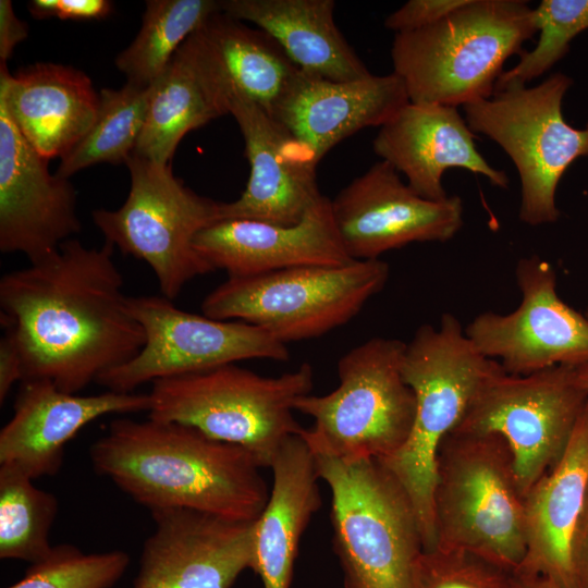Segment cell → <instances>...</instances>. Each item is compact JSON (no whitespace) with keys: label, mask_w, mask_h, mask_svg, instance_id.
Returning <instances> with one entry per match:
<instances>
[{"label":"cell","mask_w":588,"mask_h":588,"mask_svg":"<svg viewBox=\"0 0 588 588\" xmlns=\"http://www.w3.org/2000/svg\"><path fill=\"white\" fill-rule=\"evenodd\" d=\"M114 248L70 238L2 275L1 322L19 345L23 380L77 393L142 350L145 334L128 310Z\"/></svg>","instance_id":"6da1fadb"},{"label":"cell","mask_w":588,"mask_h":588,"mask_svg":"<svg viewBox=\"0 0 588 588\" xmlns=\"http://www.w3.org/2000/svg\"><path fill=\"white\" fill-rule=\"evenodd\" d=\"M89 456L98 474L150 511L255 522L270 493L249 452L177 422L114 419Z\"/></svg>","instance_id":"7a4b0ae2"},{"label":"cell","mask_w":588,"mask_h":588,"mask_svg":"<svg viewBox=\"0 0 588 588\" xmlns=\"http://www.w3.org/2000/svg\"><path fill=\"white\" fill-rule=\"evenodd\" d=\"M536 32L528 1L467 0L433 25L395 34L393 73L413 103L464 107L492 96L505 61Z\"/></svg>","instance_id":"3957f363"},{"label":"cell","mask_w":588,"mask_h":588,"mask_svg":"<svg viewBox=\"0 0 588 588\" xmlns=\"http://www.w3.org/2000/svg\"><path fill=\"white\" fill-rule=\"evenodd\" d=\"M499 368L497 360L474 346L450 313L442 315L438 327L420 326L405 345L402 373L415 394V418L402 448L380 462L413 504L424 551L437 544L433 490L438 449L463 418L482 381Z\"/></svg>","instance_id":"277c9868"},{"label":"cell","mask_w":588,"mask_h":588,"mask_svg":"<svg viewBox=\"0 0 588 588\" xmlns=\"http://www.w3.org/2000/svg\"><path fill=\"white\" fill-rule=\"evenodd\" d=\"M436 547L479 553L510 568L526 554V513L515 462L497 433L452 430L436 458Z\"/></svg>","instance_id":"5b68a950"},{"label":"cell","mask_w":588,"mask_h":588,"mask_svg":"<svg viewBox=\"0 0 588 588\" xmlns=\"http://www.w3.org/2000/svg\"><path fill=\"white\" fill-rule=\"evenodd\" d=\"M149 418L193 427L243 448L269 467L281 446L303 427L293 411L310 394L309 364L278 377H264L236 364L151 382Z\"/></svg>","instance_id":"8992f818"},{"label":"cell","mask_w":588,"mask_h":588,"mask_svg":"<svg viewBox=\"0 0 588 588\" xmlns=\"http://www.w3.org/2000/svg\"><path fill=\"white\" fill-rule=\"evenodd\" d=\"M331 490L333 543L345 588H416L422 536L413 504L376 458L314 455Z\"/></svg>","instance_id":"52a82bcc"},{"label":"cell","mask_w":588,"mask_h":588,"mask_svg":"<svg viewBox=\"0 0 588 588\" xmlns=\"http://www.w3.org/2000/svg\"><path fill=\"white\" fill-rule=\"evenodd\" d=\"M405 345L369 339L339 359L338 388L296 401L295 411L314 419L301 432L314 455L382 461L402 448L416 413L415 394L402 373Z\"/></svg>","instance_id":"ba28073f"},{"label":"cell","mask_w":588,"mask_h":588,"mask_svg":"<svg viewBox=\"0 0 588 588\" xmlns=\"http://www.w3.org/2000/svg\"><path fill=\"white\" fill-rule=\"evenodd\" d=\"M381 259L228 278L203 301L207 317L256 326L283 344L321 336L355 317L385 285Z\"/></svg>","instance_id":"9c48e42d"},{"label":"cell","mask_w":588,"mask_h":588,"mask_svg":"<svg viewBox=\"0 0 588 588\" xmlns=\"http://www.w3.org/2000/svg\"><path fill=\"white\" fill-rule=\"evenodd\" d=\"M572 85V78L559 72L534 87L507 83L491 97L463 107L471 132L495 142L515 164L519 219L532 226L558 221L559 182L576 159L588 157V122L576 128L562 113Z\"/></svg>","instance_id":"30bf717a"},{"label":"cell","mask_w":588,"mask_h":588,"mask_svg":"<svg viewBox=\"0 0 588 588\" xmlns=\"http://www.w3.org/2000/svg\"><path fill=\"white\" fill-rule=\"evenodd\" d=\"M125 164L131 175L125 201L117 210H94L93 221L105 242L145 261L162 296L172 301L191 280L215 271L195 249L194 240L219 221L220 203L187 187L171 166L135 155Z\"/></svg>","instance_id":"8fae6325"},{"label":"cell","mask_w":588,"mask_h":588,"mask_svg":"<svg viewBox=\"0 0 588 588\" xmlns=\"http://www.w3.org/2000/svg\"><path fill=\"white\" fill-rule=\"evenodd\" d=\"M587 401L575 367L515 376L501 366L482 381L453 430L501 436L525 497L563 456Z\"/></svg>","instance_id":"7c38bea8"},{"label":"cell","mask_w":588,"mask_h":588,"mask_svg":"<svg viewBox=\"0 0 588 588\" xmlns=\"http://www.w3.org/2000/svg\"><path fill=\"white\" fill-rule=\"evenodd\" d=\"M127 307L143 328L145 343L133 358L97 379L110 391L130 393L146 382L245 359L290 357L286 344L256 326L195 315L164 296H128Z\"/></svg>","instance_id":"4fadbf2b"},{"label":"cell","mask_w":588,"mask_h":588,"mask_svg":"<svg viewBox=\"0 0 588 588\" xmlns=\"http://www.w3.org/2000/svg\"><path fill=\"white\" fill-rule=\"evenodd\" d=\"M515 275L518 307L475 317L465 328L474 346L515 376L588 364V318L561 299L552 265L538 256L523 257Z\"/></svg>","instance_id":"5bb4252c"},{"label":"cell","mask_w":588,"mask_h":588,"mask_svg":"<svg viewBox=\"0 0 588 588\" xmlns=\"http://www.w3.org/2000/svg\"><path fill=\"white\" fill-rule=\"evenodd\" d=\"M341 241L354 260L379 259L414 242H446L463 225V201L419 196L381 160L331 199Z\"/></svg>","instance_id":"9a60e30c"},{"label":"cell","mask_w":588,"mask_h":588,"mask_svg":"<svg viewBox=\"0 0 588 588\" xmlns=\"http://www.w3.org/2000/svg\"><path fill=\"white\" fill-rule=\"evenodd\" d=\"M150 512L156 527L133 588H231L253 568L255 522L185 509Z\"/></svg>","instance_id":"2e32d148"},{"label":"cell","mask_w":588,"mask_h":588,"mask_svg":"<svg viewBox=\"0 0 588 588\" xmlns=\"http://www.w3.org/2000/svg\"><path fill=\"white\" fill-rule=\"evenodd\" d=\"M48 162L0 102V250L24 254L29 262L81 231L75 188L50 173Z\"/></svg>","instance_id":"e0dca14e"},{"label":"cell","mask_w":588,"mask_h":588,"mask_svg":"<svg viewBox=\"0 0 588 588\" xmlns=\"http://www.w3.org/2000/svg\"><path fill=\"white\" fill-rule=\"evenodd\" d=\"M229 114L245 142L249 177L242 195L220 203L219 221L249 219L283 225L303 220L322 196L316 167L285 128L252 101L236 95L226 99Z\"/></svg>","instance_id":"ac0fdd59"},{"label":"cell","mask_w":588,"mask_h":588,"mask_svg":"<svg viewBox=\"0 0 588 588\" xmlns=\"http://www.w3.org/2000/svg\"><path fill=\"white\" fill-rule=\"evenodd\" d=\"M195 249L228 278L307 267H338L354 259L339 235L331 199L321 196L293 225L249 219L217 221L194 240Z\"/></svg>","instance_id":"d6986e66"},{"label":"cell","mask_w":588,"mask_h":588,"mask_svg":"<svg viewBox=\"0 0 588 588\" xmlns=\"http://www.w3.org/2000/svg\"><path fill=\"white\" fill-rule=\"evenodd\" d=\"M149 394L106 391L77 395L48 379L23 380L13 415L0 431V465L36 479L60 469L64 448L93 420L109 414L149 411Z\"/></svg>","instance_id":"ffe728a7"},{"label":"cell","mask_w":588,"mask_h":588,"mask_svg":"<svg viewBox=\"0 0 588 588\" xmlns=\"http://www.w3.org/2000/svg\"><path fill=\"white\" fill-rule=\"evenodd\" d=\"M408 102L405 85L393 72L347 82L302 72L273 119L317 168L335 145L363 128L380 127Z\"/></svg>","instance_id":"44dd1931"},{"label":"cell","mask_w":588,"mask_h":588,"mask_svg":"<svg viewBox=\"0 0 588 588\" xmlns=\"http://www.w3.org/2000/svg\"><path fill=\"white\" fill-rule=\"evenodd\" d=\"M474 138L457 108L409 101L380 126L372 148L426 199L443 200L449 196L442 175L451 168L483 175L492 185L506 188L507 174L488 163Z\"/></svg>","instance_id":"7402d4cb"},{"label":"cell","mask_w":588,"mask_h":588,"mask_svg":"<svg viewBox=\"0 0 588 588\" xmlns=\"http://www.w3.org/2000/svg\"><path fill=\"white\" fill-rule=\"evenodd\" d=\"M0 102L29 145L50 160L63 158L88 133L99 95L73 66L40 62L10 74L0 64Z\"/></svg>","instance_id":"603a6c76"},{"label":"cell","mask_w":588,"mask_h":588,"mask_svg":"<svg viewBox=\"0 0 588 588\" xmlns=\"http://www.w3.org/2000/svg\"><path fill=\"white\" fill-rule=\"evenodd\" d=\"M185 44L226 109L228 97L236 95L273 118L302 74L267 33L221 10Z\"/></svg>","instance_id":"cb8c5ba5"},{"label":"cell","mask_w":588,"mask_h":588,"mask_svg":"<svg viewBox=\"0 0 588 588\" xmlns=\"http://www.w3.org/2000/svg\"><path fill=\"white\" fill-rule=\"evenodd\" d=\"M588 487V401L559 463L525 495L526 554L518 567L576 588L571 538Z\"/></svg>","instance_id":"d4e9b609"},{"label":"cell","mask_w":588,"mask_h":588,"mask_svg":"<svg viewBox=\"0 0 588 588\" xmlns=\"http://www.w3.org/2000/svg\"><path fill=\"white\" fill-rule=\"evenodd\" d=\"M272 486L255 520L253 568L264 588H290L298 543L321 506L315 456L301 433L291 437L270 466Z\"/></svg>","instance_id":"484cf974"},{"label":"cell","mask_w":588,"mask_h":588,"mask_svg":"<svg viewBox=\"0 0 588 588\" xmlns=\"http://www.w3.org/2000/svg\"><path fill=\"white\" fill-rule=\"evenodd\" d=\"M333 0H222V12L267 33L304 73L335 82L371 73L338 28Z\"/></svg>","instance_id":"4316f807"},{"label":"cell","mask_w":588,"mask_h":588,"mask_svg":"<svg viewBox=\"0 0 588 588\" xmlns=\"http://www.w3.org/2000/svg\"><path fill=\"white\" fill-rule=\"evenodd\" d=\"M229 111L197 66L184 42L150 86L147 119L132 155L170 166L191 131Z\"/></svg>","instance_id":"83f0119b"},{"label":"cell","mask_w":588,"mask_h":588,"mask_svg":"<svg viewBox=\"0 0 588 588\" xmlns=\"http://www.w3.org/2000/svg\"><path fill=\"white\" fill-rule=\"evenodd\" d=\"M134 40L115 58L126 83L151 86L164 72L180 47L215 13L216 0H148Z\"/></svg>","instance_id":"f1b7e54d"},{"label":"cell","mask_w":588,"mask_h":588,"mask_svg":"<svg viewBox=\"0 0 588 588\" xmlns=\"http://www.w3.org/2000/svg\"><path fill=\"white\" fill-rule=\"evenodd\" d=\"M97 118L82 140L63 158L56 174L69 179L95 164L125 163L144 128L149 87L126 83L122 88L100 90Z\"/></svg>","instance_id":"f546056e"},{"label":"cell","mask_w":588,"mask_h":588,"mask_svg":"<svg viewBox=\"0 0 588 588\" xmlns=\"http://www.w3.org/2000/svg\"><path fill=\"white\" fill-rule=\"evenodd\" d=\"M14 466L0 465V558L36 563L52 550L58 500Z\"/></svg>","instance_id":"4dcf8cb0"},{"label":"cell","mask_w":588,"mask_h":588,"mask_svg":"<svg viewBox=\"0 0 588 588\" xmlns=\"http://www.w3.org/2000/svg\"><path fill=\"white\" fill-rule=\"evenodd\" d=\"M534 13L539 32L536 47L502 72L494 90L511 82L526 84L541 76L567 53L571 41L588 29V0H542Z\"/></svg>","instance_id":"1f68e13d"},{"label":"cell","mask_w":588,"mask_h":588,"mask_svg":"<svg viewBox=\"0 0 588 588\" xmlns=\"http://www.w3.org/2000/svg\"><path fill=\"white\" fill-rule=\"evenodd\" d=\"M128 565L130 556L121 550L84 553L75 546L59 544L8 588H111Z\"/></svg>","instance_id":"d6a6232c"},{"label":"cell","mask_w":588,"mask_h":588,"mask_svg":"<svg viewBox=\"0 0 588 588\" xmlns=\"http://www.w3.org/2000/svg\"><path fill=\"white\" fill-rule=\"evenodd\" d=\"M513 572L474 551L434 547L420 554L415 585L416 588H513Z\"/></svg>","instance_id":"836d02e7"},{"label":"cell","mask_w":588,"mask_h":588,"mask_svg":"<svg viewBox=\"0 0 588 588\" xmlns=\"http://www.w3.org/2000/svg\"><path fill=\"white\" fill-rule=\"evenodd\" d=\"M467 0H409L389 14L384 26L395 34L428 27L448 16Z\"/></svg>","instance_id":"e575fe53"},{"label":"cell","mask_w":588,"mask_h":588,"mask_svg":"<svg viewBox=\"0 0 588 588\" xmlns=\"http://www.w3.org/2000/svg\"><path fill=\"white\" fill-rule=\"evenodd\" d=\"M29 13L37 20L58 17L59 20L90 21L102 20L113 10L108 0H32L27 3Z\"/></svg>","instance_id":"d590c367"},{"label":"cell","mask_w":588,"mask_h":588,"mask_svg":"<svg viewBox=\"0 0 588 588\" xmlns=\"http://www.w3.org/2000/svg\"><path fill=\"white\" fill-rule=\"evenodd\" d=\"M569 558L576 588H588V487L572 534Z\"/></svg>","instance_id":"8d00e7d4"},{"label":"cell","mask_w":588,"mask_h":588,"mask_svg":"<svg viewBox=\"0 0 588 588\" xmlns=\"http://www.w3.org/2000/svg\"><path fill=\"white\" fill-rule=\"evenodd\" d=\"M24 379L23 359L13 334L4 330L0 340V403L5 401L13 384Z\"/></svg>","instance_id":"74e56055"},{"label":"cell","mask_w":588,"mask_h":588,"mask_svg":"<svg viewBox=\"0 0 588 588\" xmlns=\"http://www.w3.org/2000/svg\"><path fill=\"white\" fill-rule=\"evenodd\" d=\"M28 36L27 24L20 20L10 0H0V64L13 54L15 47Z\"/></svg>","instance_id":"f35d334b"},{"label":"cell","mask_w":588,"mask_h":588,"mask_svg":"<svg viewBox=\"0 0 588 588\" xmlns=\"http://www.w3.org/2000/svg\"><path fill=\"white\" fill-rule=\"evenodd\" d=\"M513 588H565L540 573L517 567L513 572Z\"/></svg>","instance_id":"ab89813d"},{"label":"cell","mask_w":588,"mask_h":588,"mask_svg":"<svg viewBox=\"0 0 588 588\" xmlns=\"http://www.w3.org/2000/svg\"><path fill=\"white\" fill-rule=\"evenodd\" d=\"M575 372L579 384L588 392V364L575 367Z\"/></svg>","instance_id":"60d3db41"},{"label":"cell","mask_w":588,"mask_h":588,"mask_svg":"<svg viewBox=\"0 0 588 588\" xmlns=\"http://www.w3.org/2000/svg\"><path fill=\"white\" fill-rule=\"evenodd\" d=\"M585 316L588 318V305H587V308H586Z\"/></svg>","instance_id":"b9f144b4"}]
</instances>
